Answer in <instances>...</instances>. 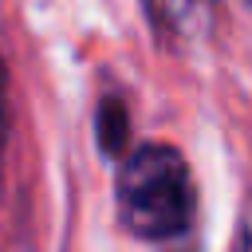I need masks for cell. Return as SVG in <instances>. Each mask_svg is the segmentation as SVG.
<instances>
[{
  "instance_id": "obj_5",
  "label": "cell",
  "mask_w": 252,
  "mask_h": 252,
  "mask_svg": "<svg viewBox=\"0 0 252 252\" xmlns=\"http://www.w3.org/2000/svg\"><path fill=\"white\" fill-rule=\"evenodd\" d=\"M232 252H252V197H248V201H244V209H240V224H236Z\"/></svg>"
},
{
  "instance_id": "obj_3",
  "label": "cell",
  "mask_w": 252,
  "mask_h": 252,
  "mask_svg": "<svg viewBox=\"0 0 252 252\" xmlns=\"http://www.w3.org/2000/svg\"><path fill=\"white\" fill-rule=\"evenodd\" d=\"M98 146L106 150V154H118L122 150V138H126V110L114 102V98H106L102 106H98Z\"/></svg>"
},
{
  "instance_id": "obj_4",
  "label": "cell",
  "mask_w": 252,
  "mask_h": 252,
  "mask_svg": "<svg viewBox=\"0 0 252 252\" xmlns=\"http://www.w3.org/2000/svg\"><path fill=\"white\" fill-rule=\"evenodd\" d=\"M8 134H12V102H8V71L0 63V181H4V154H8Z\"/></svg>"
},
{
  "instance_id": "obj_1",
  "label": "cell",
  "mask_w": 252,
  "mask_h": 252,
  "mask_svg": "<svg viewBox=\"0 0 252 252\" xmlns=\"http://www.w3.org/2000/svg\"><path fill=\"white\" fill-rule=\"evenodd\" d=\"M193 213V177L181 150L146 142L118 169V217L142 240L177 236Z\"/></svg>"
},
{
  "instance_id": "obj_2",
  "label": "cell",
  "mask_w": 252,
  "mask_h": 252,
  "mask_svg": "<svg viewBox=\"0 0 252 252\" xmlns=\"http://www.w3.org/2000/svg\"><path fill=\"white\" fill-rule=\"evenodd\" d=\"M146 16L165 35H193L205 24V0H142Z\"/></svg>"
}]
</instances>
